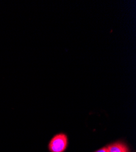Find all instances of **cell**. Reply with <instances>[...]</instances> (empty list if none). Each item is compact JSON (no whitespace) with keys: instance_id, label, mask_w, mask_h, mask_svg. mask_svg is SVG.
I'll use <instances>...</instances> for the list:
<instances>
[{"instance_id":"cell-1","label":"cell","mask_w":136,"mask_h":152,"mask_svg":"<svg viewBox=\"0 0 136 152\" xmlns=\"http://www.w3.org/2000/svg\"><path fill=\"white\" fill-rule=\"evenodd\" d=\"M68 145V137L64 133H58L54 136L49 143L51 152H64Z\"/></svg>"},{"instance_id":"cell-2","label":"cell","mask_w":136,"mask_h":152,"mask_svg":"<svg viewBox=\"0 0 136 152\" xmlns=\"http://www.w3.org/2000/svg\"><path fill=\"white\" fill-rule=\"evenodd\" d=\"M108 152H129L128 147L122 142H117L108 145Z\"/></svg>"},{"instance_id":"cell-3","label":"cell","mask_w":136,"mask_h":152,"mask_svg":"<svg viewBox=\"0 0 136 152\" xmlns=\"http://www.w3.org/2000/svg\"><path fill=\"white\" fill-rule=\"evenodd\" d=\"M95 152H108V149H107V147H103L101 149L96 151Z\"/></svg>"}]
</instances>
